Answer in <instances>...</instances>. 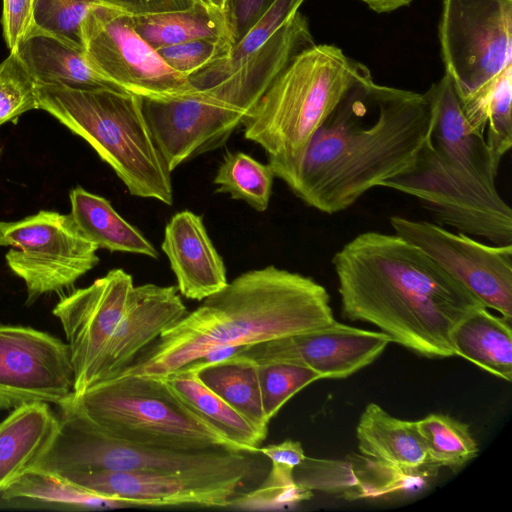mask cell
Listing matches in <instances>:
<instances>
[{
	"label": "cell",
	"mask_w": 512,
	"mask_h": 512,
	"mask_svg": "<svg viewBox=\"0 0 512 512\" xmlns=\"http://www.w3.org/2000/svg\"><path fill=\"white\" fill-rule=\"evenodd\" d=\"M5 259L26 286L25 304L62 292L98 263V247L79 230L70 214L40 210L16 221H0Z\"/></svg>",
	"instance_id": "cell-9"
},
{
	"label": "cell",
	"mask_w": 512,
	"mask_h": 512,
	"mask_svg": "<svg viewBox=\"0 0 512 512\" xmlns=\"http://www.w3.org/2000/svg\"><path fill=\"white\" fill-rule=\"evenodd\" d=\"M434 107L427 91L354 85L294 163L270 166L306 205L327 214L407 169L428 142Z\"/></svg>",
	"instance_id": "cell-1"
},
{
	"label": "cell",
	"mask_w": 512,
	"mask_h": 512,
	"mask_svg": "<svg viewBox=\"0 0 512 512\" xmlns=\"http://www.w3.org/2000/svg\"><path fill=\"white\" fill-rule=\"evenodd\" d=\"M75 398L98 425L133 444L177 451L238 449L184 404L161 377L120 375Z\"/></svg>",
	"instance_id": "cell-7"
},
{
	"label": "cell",
	"mask_w": 512,
	"mask_h": 512,
	"mask_svg": "<svg viewBox=\"0 0 512 512\" xmlns=\"http://www.w3.org/2000/svg\"><path fill=\"white\" fill-rule=\"evenodd\" d=\"M14 52L37 84H57L73 89L105 88L122 91L91 66L82 46L34 26Z\"/></svg>",
	"instance_id": "cell-20"
},
{
	"label": "cell",
	"mask_w": 512,
	"mask_h": 512,
	"mask_svg": "<svg viewBox=\"0 0 512 512\" xmlns=\"http://www.w3.org/2000/svg\"><path fill=\"white\" fill-rule=\"evenodd\" d=\"M82 45L91 66L122 91L168 100L193 91L188 78L171 69L133 28L130 15L94 4L82 24Z\"/></svg>",
	"instance_id": "cell-10"
},
{
	"label": "cell",
	"mask_w": 512,
	"mask_h": 512,
	"mask_svg": "<svg viewBox=\"0 0 512 512\" xmlns=\"http://www.w3.org/2000/svg\"><path fill=\"white\" fill-rule=\"evenodd\" d=\"M275 0H225L224 15L231 43L236 45Z\"/></svg>",
	"instance_id": "cell-39"
},
{
	"label": "cell",
	"mask_w": 512,
	"mask_h": 512,
	"mask_svg": "<svg viewBox=\"0 0 512 512\" xmlns=\"http://www.w3.org/2000/svg\"><path fill=\"white\" fill-rule=\"evenodd\" d=\"M369 79L368 67L339 47L314 44L272 81L244 120V136L266 151L270 166L292 164L345 94Z\"/></svg>",
	"instance_id": "cell-4"
},
{
	"label": "cell",
	"mask_w": 512,
	"mask_h": 512,
	"mask_svg": "<svg viewBox=\"0 0 512 512\" xmlns=\"http://www.w3.org/2000/svg\"><path fill=\"white\" fill-rule=\"evenodd\" d=\"M454 355L510 382L512 380L511 322L481 306L463 317L453 328Z\"/></svg>",
	"instance_id": "cell-23"
},
{
	"label": "cell",
	"mask_w": 512,
	"mask_h": 512,
	"mask_svg": "<svg viewBox=\"0 0 512 512\" xmlns=\"http://www.w3.org/2000/svg\"><path fill=\"white\" fill-rule=\"evenodd\" d=\"M97 0H33V26L82 46V24Z\"/></svg>",
	"instance_id": "cell-35"
},
{
	"label": "cell",
	"mask_w": 512,
	"mask_h": 512,
	"mask_svg": "<svg viewBox=\"0 0 512 512\" xmlns=\"http://www.w3.org/2000/svg\"><path fill=\"white\" fill-rule=\"evenodd\" d=\"M161 249L185 298L202 301L228 284L224 262L201 216L188 210L173 215L165 227Z\"/></svg>",
	"instance_id": "cell-19"
},
{
	"label": "cell",
	"mask_w": 512,
	"mask_h": 512,
	"mask_svg": "<svg viewBox=\"0 0 512 512\" xmlns=\"http://www.w3.org/2000/svg\"><path fill=\"white\" fill-rule=\"evenodd\" d=\"M135 31L155 50L191 40L230 45L224 11L200 0L185 10L130 15Z\"/></svg>",
	"instance_id": "cell-26"
},
{
	"label": "cell",
	"mask_w": 512,
	"mask_h": 512,
	"mask_svg": "<svg viewBox=\"0 0 512 512\" xmlns=\"http://www.w3.org/2000/svg\"><path fill=\"white\" fill-rule=\"evenodd\" d=\"M58 424L31 470L64 477L84 472H245L259 452L229 447L163 450L121 440L92 420L73 394L59 406Z\"/></svg>",
	"instance_id": "cell-6"
},
{
	"label": "cell",
	"mask_w": 512,
	"mask_h": 512,
	"mask_svg": "<svg viewBox=\"0 0 512 512\" xmlns=\"http://www.w3.org/2000/svg\"><path fill=\"white\" fill-rule=\"evenodd\" d=\"M187 312L177 286H135L127 312L101 358L94 385L122 373Z\"/></svg>",
	"instance_id": "cell-17"
},
{
	"label": "cell",
	"mask_w": 512,
	"mask_h": 512,
	"mask_svg": "<svg viewBox=\"0 0 512 512\" xmlns=\"http://www.w3.org/2000/svg\"><path fill=\"white\" fill-rule=\"evenodd\" d=\"M71 217L83 235L98 249L158 258L155 247L111 203L78 186L70 190Z\"/></svg>",
	"instance_id": "cell-25"
},
{
	"label": "cell",
	"mask_w": 512,
	"mask_h": 512,
	"mask_svg": "<svg viewBox=\"0 0 512 512\" xmlns=\"http://www.w3.org/2000/svg\"><path fill=\"white\" fill-rule=\"evenodd\" d=\"M161 378L184 404L217 428L231 444L240 450L258 452L266 435L209 389L194 367L185 366Z\"/></svg>",
	"instance_id": "cell-24"
},
{
	"label": "cell",
	"mask_w": 512,
	"mask_h": 512,
	"mask_svg": "<svg viewBox=\"0 0 512 512\" xmlns=\"http://www.w3.org/2000/svg\"><path fill=\"white\" fill-rule=\"evenodd\" d=\"M204 2L210 4L213 7L222 9L224 8L225 0H203Z\"/></svg>",
	"instance_id": "cell-43"
},
{
	"label": "cell",
	"mask_w": 512,
	"mask_h": 512,
	"mask_svg": "<svg viewBox=\"0 0 512 512\" xmlns=\"http://www.w3.org/2000/svg\"><path fill=\"white\" fill-rule=\"evenodd\" d=\"M39 109L37 83L16 52L0 63V126Z\"/></svg>",
	"instance_id": "cell-34"
},
{
	"label": "cell",
	"mask_w": 512,
	"mask_h": 512,
	"mask_svg": "<svg viewBox=\"0 0 512 512\" xmlns=\"http://www.w3.org/2000/svg\"><path fill=\"white\" fill-rule=\"evenodd\" d=\"M230 49L228 42L199 39L166 46L156 51L171 69L188 77L210 62L226 56Z\"/></svg>",
	"instance_id": "cell-36"
},
{
	"label": "cell",
	"mask_w": 512,
	"mask_h": 512,
	"mask_svg": "<svg viewBox=\"0 0 512 512\" xmlns=\"http://www.w3.org/2000/svg\"><path fill=\"white\" fill-rule=\"evenodd\" d=\"M335 321L313 278L273 265L236 277L145 349L120 375L165 377L209 352L292 336Z\"/></svg>",
	"instance_id": "cell-3"
},
{
	"label": "cell",
	"mask_w": 512,
	"mask_h": 512,
	"mask_svg": "<svg viewBox=\"0 0 512 512\" xmlns=\"http://www.w3.org/2000/svg\"><path fill=\"white\" fill-rule=\"evenodd\" d=\"M134 288L130 274L112 269L91 285L62 296L53 308L69 349L75 397L94 385L101 358L127 312Z\"/></svg>",
	"instance_id": "cell-13"
},
{
	"label": "cell",
	"mask_w": 512,
	"mask_h": 512,
	"mask_svg": "<svg viewBox=\"0 0 512 512\" xmlns=\"http://www.w3.org/2000/svg\"><path fill=\"white\" fill-rule=\"evenodd\" d=\"M439 39L463 100L512 64V0H443Z\"/></svg>",
	"instance_id": "cell-11"
},
{
	"label": "cell",
	"mask_w": 512,
	"mask_h": 512,
	"mask_svg": "<svg viewBox=\"0 0 512 512\" xmlns=\"http://www.w3.org/2000/svg\"><path fill=\"white\" fill-rule=\"evenodd\" d=\"M311 497V490L296 482L275 484L264 481L259 488L239 496L231 506L239 509H275L295 505Z\"/></svg>",
	"instance_id": "cell-37"
},
{
	"label": "cell",
	"mask_w": 512,
	"mask_h": 512,
	"mask_svg": "<svg viewBox=\"0 0 512 512\" xmlns=\"http://www.w3.org/2000/svg\"><path fill=\"white\" fill-rule=\"evenodd\" d=\"M274 177L269 164L237 151L225 154L213 183L217 186L216 192L227 193L256 211L264 212L269 206Z\"/></svg>",
	"instance_id": "cell-31"
},
{
	"label": "cell",
	"mask_w": 512,
	"mask_h": 512,
	"mask_svg": "<svg viewBox=\"0 0 512 512\" xmlns=\"http://www.w3.org/2000/svg\"><path fill=\"white\" fill-rule=\"evenodd\" d=\"M5 500H31L78 509L134 507L127 501L111 499L88 491L63 477L30 470L2 494Z\"/></svg>",
	"instance_id": "cell-29"
},
{
	"label": "cell",
	"mask_w": 512,
	"mask_h": 512,
	"mask_svg": "<svg viewBox=\"0 0 512 512\" xmlns=\"http://www.w3.org/2000/svg\"><path fill=\"white\" fill-rule=\"evenodd\" d=\"M129 15H145L185 10L200 0H97ZM203 1V0H202Z\"/></svg>",
	"instance_id": "cell-41"
},
{
	"label": "cell",
	"mask_w": 512,
	"mask_h": 512,
	"mask_svg": "<svg viewBox=\"0 0 512 512\" xmlns=\"http://www.w3.org/2000/svg\"><path fill=\"white\" fill-rule=\"evenodd\" d=\"M258 452L271 461L272 467L266 481L275 484L295 482L293 472L306 457L302 444L291 439L258 447Z\"/></svg>",
	"instance_id": "cell-38"
},
{
	"label": "cell",
	"mask_w": 512,
	"mask_h": 512,
	"mask_svg": "<svg viewBox=\"0 0 512 512\" xmlns=\"http://www.w3.org/2000/svg\"><path fill=\"white\" fill-rule=\"evenodd\" d=\"M39 109L83 138L129 193L173 204L171 172L156 146L141 98L113 89L37 84Z\"/></svg>",
	"instance_id": "cell-5"
},
{
	"label": "cell",
	"mask_w": 512,
	"mask_h": 512,
	"mask_svg": "<svg viewBox=\"0 0 512 512\" xmlns=\"http://www.w3.org/2000/svg\"><path fill=\"white\" fill-rule=\"evenodd\" d=\"M194 367L199 379L267 436L269 420L262 402L258 364L237 354L220 362Z\"/></svg>",
	"instance_id": "cell-28"
},
{
	"label": "cell",
	"mask_w": 512,
	"mask_h": 512,
	"mask_svg": "<svg viewBox=\"0 0 512 512\" xmlns=\"http://www.w3.org/2000/svg\"><path fill=\"white\" fill-rule=\"evenodd\" d=\"M377 13H388L409 5L412 0H360Z\"/></svg>",
	"instance_id": "cell-42"
},
{
	"label": "cell",
	"mask_w": 512,
	"mask_h": 512,
	"mask_svg": "<svg viewBox=\"0 0 512 512\" xmlns=\"http://www.w3.org/2000/svg\"><path fill=\"white\" fill-rule=\"evenodd\" d=\"M391 342L382 331L335 320L318 329L245 346L238 354L257 364L291 362L311 368L321 379H341L371 364Z\"/></svg>",
	"instance_id": "cell-16"
},
{
	"label": "cell",
	"mask_w": 512,
	"mask_h": 512,
	"mask_svg": "<svg viewBox=\"0 0 512 512\" xmlns=\"http://www.w3.org/2000/svg\"><path fill=\"white\" fill-rule=\"evenodd\" d=\"M305 0H275L249 32L229 53L188 76L192 87L221 80L262 47L297 11Z\"/></svg>",
	"instance_id": "cell-30"
},
{
	"label": "cell",
	"mask_w": 512,
	"mask_h": 512,
	"mask_svg": "<svg viewBox=\"0 0 512 512\" xmlns=\"http://www.w3.org/2000/svg\"><path fill=\"white\" fill-rule=\"evenodd\" d=\"M33 0H3L1 24L10 52H14L33 26Z\"/></svg>",
	"instance_id": "cell-40"
},
{
	"label": "cell",
	"mask_w": 512,
	"mask_h": 512,
	"mask_svg": "<svg viewBox=\"0 0 512 512\" xmlns=\"http://www.w3.org/2000/svg\"><path fill=\"white\" fill-rule=\"evenodd\" d=\"M394 233L428 255L483 306L512 321V245H488L438 224L392 216Z\"/></svg>",
	"instance_id": "cell-12"
},
{
	"label": "cell",
	"mask_w": 512,
	"mask_h": 512,
	"mask_svg": "<svg viewBox=\"0 0 512 512\" xmlns=\"http://www.w3.org/2000/svg\"><path fill=\"white\" fill-rule=\"evenodd\" d=\"M332 264L343 317L373 324L392 342L428 358L454 356L453 328L483 306L395 233H360L334 254Z\"/></svg>",
	"instance_id": "cell-2"
},
{
	"label": "cell",
	"mask_w": 512,
	"mask_h": 512,
	"mask_svg": "<svg viewBox=\"0 0 512 512\" xmlns=\"http://www.w3.org/2000/svg\"><path fill=\"white\" fill-rule=\"evenodd\" d=\"M380 187L415 197L438 222L458 232L512 245V211L496 182L445 155L429 140L407 169Z\"/></svg>",
	"instance_id": "cell-8"
},
{
	"label": "cell",
	"mask_w": 512,
	"mask_h": 512,
	"mask_svg": "<svg viewBox=\"0 0 512 512\" xmlns=\"http://www.w3.org/2000/svg\"><path fill=\"white\" fill-rule=\"evenodd\" d=\"M315 44L307 18L297 11L262 47L221 80L205 87L231 106L252 111L272 81L303 50Z\"/></svg>",
	"instance_id": "cell-18"
},
{
	"label": "cell",
	"mask_w": 512,
	"mask_h": 512,
	"mask_svg": "<svg viewBox=\"0 0 512 512\" xmlns=\"http://www.w3.org/2000/svg\"><path fill=\"white\" fill-rule=\"evenodd\" d=\"M245 472H84L66 480L133 506L229 507L244 494Z\"/></svg>",
	"instance_id": "cell-15"
},
{
	"label": "cell",
	"mask_w": 512,
	"mask_h": 512,
	"mask_svg": "<svg viewBox=\"0 0 512 512\" xmlns=\"http://www.w3.org/2000/svg\"><path fill=\"white\" fill-rule=\"evenodd\" d=\"M57 424L58 416L43 402L21 405L0 422V495L33 468Z\"/></svg>",
	"instance_id": "cell-22"
},
{
	"label": "cell",
	"mask_w": 512,
	"mask_h": 512,
	"mask_svg": "<svg viewBox=\"0 0 512 512\" xmlns=\"http://www.w3.org/2000/svg\"><path fill=\"white\" fill-rule=\"evenodd\" d=\"M432 466L456 470L478 455L469 426L448 415L429 414L416 421Z\"/></svg>",
	"instance_id": "cell-32"
},
{
	"label": "cell",
	"mask_w": 512,
	"mask_h": 512,
	"mask_svg": "<svg viewBox=\"0 0 512 512\" xmlns=\"http://www.w3.org/2000/svg\"><path fill=\"white\" fill-rule=\"evenodd\" d=\"M460 101L469 124L485 138L499 167L512 147V64Z\"/></svg>",
	"instance_id": "cell-27"
},
{
	"label": "cell",
	"mask_w": 512,
	"mask_h": 512,
	"mask_svg": "<svg viewBox=\"0 0 512 512\" xmlns=\"http://www.w3.org/2000/svg\"><path fill=\"white\" fill-rule=\"evenodd\" d=\"M258 375L265 415L270 421L300 390L321 379L309 367L291 362L258 364Z\"/></svg>",
	"instance_id": "cell-33"
},
{
	"label": "cell",
	"mask_w": 512,
	"mask_h": 512,
	"mask_svg": "<svg viewBox=\"0 0 512 512\" xmlns=\"http://www.w3.org/2000/svg\"><path fill=\"white\" fill-rule=\"evenodd\" d=\"M73 386L65 342L32 327L0 324V410L33 402L59 406Z\"/></svg>",
	"instance_id": "cell-14"
},
{
	"label": "cell",
	"mask_w": 512,
	"mask_h": 512,
	"mask_svg": "<svg viewBox=\"0 0 512 512\" xmlns=\"http://www.w3.org/2000/svg\"><path fill=\"white\" fill-rule=\"evenodd\" d=\"M356 437L362 455L405 473H420L429 464L416 421L396 418L376 403L360 415Z\"/></svg>",
	"instance_id": "cell-21"
}]
</instances>
